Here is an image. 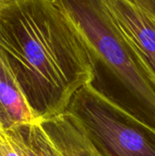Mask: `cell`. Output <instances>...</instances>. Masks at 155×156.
<instances>
[{
  "mask_svg": "<svg viewBox=\"0 0 155 156\" xmlns=\"http://www.w3.org/2000/svg\"><path fill=\"white\" fill-rule=\"evenodd\" d=\"M0 51L38 121L67 111L74 95L95 81L77 31L53 0L1 4Z\"/></svg>",
  "mask_w": 155,
  "mask_h": 156,
  "instance_id": "6da1fadb",
  "label": "cell"
},
{
  "mask_svg": "<svg viewBox=\"0 0 155 156\" xmlns=\"http://www.w3.org/2000/svg\"><path fill=\"white\" fill-rule=\"evenodd\" d=\"M71 22L92 63L131 94L155 122V86L104 0H53Z\"/></svg>",
  "mask_w": 155,
  "mask_h": 156,
  "instance_id": "7a4b0ae2",
  "label": "cell"
},
{
  "mask_svg": "<svg viewBox=\"0 0 155 156\" xmlns=\"http://www.w3.org/2000/svg\"><path fill=\"white\" fill-rule=\"evenodd\" d=\"M68 111L84 124L104 156H155V127L109 97L94 83L81 88Z\"/></svg>",
  "mask_w": 155,
  "mask_h": 156,
  "instance_id": "3957f363",
  "label": "cell"
},
{
  "mask_svg": "<svg viewBox=\"0 0 155 156\" xmlns=\"http://www.w3.org/2000/svg\"><path fill=\"white\" fill-rule=\"evenodd\" d=\"M155 86V22L132 0H104Z\"/></svg>",
  "mask_w": 155,
  "mask_h": 156,
  "instance_id": "277c9868",
  "label": "cell"
},
{
  "mask_svg": "<svg viewBox=\"0 0 155 156\" xmlns=\"http://www.w3.org/2000/svg\"><path fill=\"white\" fill-rule=\"evenodd\" d=\"M39 122L64 156H104L84 124L71 112L67 110Z\"/></svg>",
  "mask_w": 155,
  "mask_h": 156,
  "instance_id": "5b68a950",
  "label": "cell"
},
{
  "mask_svg": "<svg viewBox=\"0 0 155 156\" xmlns=\"http://www.w3.org/2000/svg\"><path fill=\"white\" fill-rule=\"evenodd\" d=\"M38 121L7 60L0 51V130Z\"/></svg>",
  "mask_w": 155,
  "mask_h": 156,
  "instance_id": "8992f818",
  "label": "cell"
},
{
  "mask_svg": "<svg viewBox=\"0 0 155 156\" xmlns=\"http://www.w3.org/2000/svg\"><path fill=\"white\" fill-rule=\"evenodd\" d=\"M5 133L19 156H64L39 121L19 125Z\"/></svg>",
  "mask_w": 155,
  "mask_h": 156,
  "instance_id": "52a82bcc",
  "label": "cell"
},
{
  "mask_svg": "<svg viewBox=\"0 0 155 156\" xmlns=\"http://www.w3.org/2000/svg\"><path fill=\"white\" fill-rule=\"evenodd\" d=\"M0 156H19L4 131L0 130Z\"/></svg>",
  "mask_w": 155,
  "mask_h": 156,
  "instance_id": "ba28073f",
  "label": "cell"
},
{
  "mask_svg": "<svg viewBox=\"0 0 155 156\" xmlns=\"http://www.w3.org/2000/svg\"><path fill=\"white\" fill-rule=\"evenodd\" d=\"M155 22V0H132Z\"/></svg>",
  "mask_w": 155,
  "mask_h": 156,
  "instance_id": "9c48e42d",
  "label": "cell"
},
{
  "mask_svg": "<svg viewBox=\"0 0 155 156\" xmlns=\"http://www.w3.org/2000/svg\"><path fill=\"white\" fill-rule=\"evenodd\" d=\"M6 1H8V0H0V5L3 4V3H5V2H6Z\"/></svg>",
  "mask_w": 155,
  "mask_h": 156,
  "instance_id": "30bf717a",
  "label": "cell"
}]
</instances>
